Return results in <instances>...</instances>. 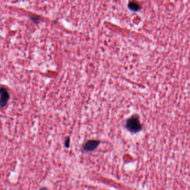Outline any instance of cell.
<instances>
[{
	"label": "cell",
	"instance_id": "1",
	"mask_svg": "<svg viewBox=\"0 0 190 190\" xmlns=\"http://www.w3.org/2000/svg\"><path fill=\"white\" fill-rule=\"evenodd\" d=\"M126 128L131 132L135 133L141 130L142 126L139 119L136 116H133L127 120Z\"/></svg>",
	"mask_w": 190,
	"mask_h": 190
},
{
	"label": "cell",
	"instance_id": "2",
	"mask_svg": "<svg viewBox=\"0 0 190 190\" xmlns=\"http://www.w3.org/2000/svg\"><path fill=\"white\" fill-rule=\"evenodd\" d=\"M10 98L7 89L4 87H0V107L4 108L7 105Z\"/></svg>",
	"mask_w": 190,
	"mask_h": 190
},
{
	"label": "cell",
	"instance_id": "3",
	"mask_svg": "<svg viewBox=\"0 0 190 190\" xmlns=\"http://www.w3.org/2000/svg\"><path fill=\"white\" fill-rule=\"evenodd\" d=\"M100 144V142L96 140H90L86 143L84 146V150L86 152H90L96 149Z\"/></svg>",
	"mask_w": 190,
	"mask_h": 190
},
{
	"label": "cell",
	"instance_id": "4",
	"mask_svg": "<svg viewBox=\"0 0 190 190\" xmlns=\"http://www.w3.org/2000/svg\"><path fill=\"white\" fill-rule=\"evenodd\" d=\"M69 146H70V138H68L65 142V146L66 148H69Z\"/></svg>",
	"mask_w": 190,
	"mask_h": 190
}]
</instances>
